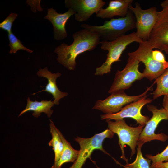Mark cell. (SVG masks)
I'll return each mask as SVG.
<instances>
[{
	"label": "cell",
	"instance_id": "obj_1",
	"mask_svg": "<svg viewBox=\"0 0 168 168\" xmlns=\"http://www.w3.org/2000/svg\"><path fill=\"white\" fill-rule=\"evenodd\" d=\"M72 37L73 41L71 45L62 43L54 51L57 54L58 62L70 70L75 69L79 55L94 50L101 42L98 34L85 29L74 33Z\"/></svg>",
	"mask_w": 168,
	"mask_h": 168
},
{
	"label": "cell",
	"instance_id": "obj_2",
	"mask_svg": "<svg viewBox=\"0 0 168 168\" xmlns=\"http://www.w3.org/2000/svg\"><path fill=\"white\" fill-rule=\"evenodd\" d=\"M81 26L98 34L102 41H112L126 35V33L135 28L136 19L132 12L129 9L125 17L105 21L102 26L84 23Z\"/></svg>",
	"mask_w": 168,
	"mask_h": 168
},
{
	"label": "cell",
	"instance_id": "obj_3",
	"mask_svg": "<svg viewBox=\"0 0 168 168\" xmlns=\"http://www.w3.org/2000/svg\"><path fill=\"white\" fill-rule=\"evenodd\" d=\"M143 41L135 32L126 35L112 41H101V49L108 51L107 57L101 66L96 68L95 75L102 76L110 73L112 64L114 62L121 61L120 59L121 55L128 45L133 42L139 43Z\"/></svg>",
	"mask_w": 168,
	"mask_h": 168
},
{
	"label": "cell",
	"instance_id": "obj_4",
	"mask_svg": "<svg viewBox=\"0 0 168 168\" xmlns=\"http://www.w3.org/2000/svg\"><path fill=\"white\" fill-rule=\"evenodd\" d=\"M108 124V129L117 134L119 138V144L121 150V158L128 163V160L125 156L124 146H129L131 149L130 158L136 152V147L137 142L145 125H139L137 127L128 126L124 119L106 121Z\"/></svg>",
	"mask_w": 168,
	"mask_h": 168
},
{
	"label": "cell",
	"instance_id": "obj_5",
	"mask_svg": "<svg viewBox=\"0 0 168 168\" xmlns=\"http://www.w3.org/2000/svg\"><path fill=\"white\" fill-rule=\"evenodd\" d=\"M114 134V132L107 129L101 133L96 134L89 138L79 137L75 138V141L80 145V150L77 159L69 168H82L87 158H89L93 163L96 165V162L92 160L91 158V155L95 150H100L105 154L110 156L103 148L102 144L106 138H112Z\"/></svg>",
	"mask_w": 168,
	"mask_h": 168
},
{
	"label": "cell",
	"instance_id": "obj_6",
	"mask_svg": "<svg viewBox=\"0 0 168 168\" xmlns=\"http://www.w3.org/2000/svg\"><path fill=\"white\" fill-rule=\"evenodd\" d=\"M153 49L148 41L139 43L138 47L135 51L129 52V57L135 58L145 66L143 73L144 77L150 81L158 78L164 72L166 68L163 64L156 61L152 54Z\"/></svg>",
	"mask_w": 168,
	"mask_h": 168
},
{
	"label": "cell",
	"instance_id": "obj_7",
	"mask_svg": "<svg viewBox=\"0 0 168 168\" xmlns=\"http://www.w3.org/2000/svg\"><path fill=\"white\" fill-rule=\"evenodd\" d=\"M140 62L135 58L129 57L124 69L118 70L115 73L114 81L108 92L111 94L128 89L133 82L144 77L143 73L139 70Z\"/></svg>",
	"mask_w": 168,
	"mask_h": 168
},
{
	"label": "cell",
	"instance_id": "obj_8",
	"mask_svg": "<svg viewBox=\"0 0 168 168\" xmlns=\"http://www.w3.org/2000/svg\"><path fill=\"white\" fill-rule=\"evenodd\" d=\"M129 9L133 12L136 19V32L137 36L143 41H148L156 22L158 12L155 7L143 9L138 2L133 7L130 5Z\"/></svg>",
	"mask_w": 168,
	"mask_h": 168
},
{
	"label": "cell",
	"instance_id": "obj_9",
	"mask_svg": "<svg viewBox=\"0 0 168 168\" xmlns=\"http://www.w3.org/2000/svg\"><path fill=\"white\" fill-rule=\"evenodd\" d=\"M147 108L152 113V116L147 122L139 136L137 146L141 147L145 143L152 140H157L165 142L168 139V136L164 133H155L158 124L161 121L168 120L166 110L163 108L158 109L156 106L151 104L147 105Z\"/></svg>",
	"mask_w": 168,
	"mask_h": 168
},
{
	"label": "cell",
	"instance_id": "obj_10",
	"mask_svg": "<svg viewBox=\"0 0 168 168\" xmlns=\"http://www.w3.org/2000/svg\"><path fill=\"white\" fill-rule=\"evenodd\" d=\"M152 90L151 86L147 87L142 93L133 96L127 95L124 91L113 93L104 100H97L92 109L101 111L106 114L116 113L124 105L138 100L146 95L148 91Z\"/></svg>",
	"mask_w": 168,
	"mask_h": 168
},
{
	"label": "cell",
	"instance_id": "obj_11",
	"mask_svg": "<svg viewBox=\"0 0 168 168\" xmlns=\"http://www.w3.org/2000/svg\"><path fill=\"white\" fill-rule=\"evenodd\" d=\"M148 96L146 95L138 100L126 105L117 113L101 114V119L106 121L111 120L115 121L130 118L135 120L137 124L145 126L150 119L148 116L142 115L141 111L143 106L151 103L153 100L152 99L147 98Z\"/></svg>",
	"mask_w": 168,
	"mask_h": 168
},
{
	"label": "cell",
	"instance_id": "obj_12",
	"mask_svg": "<svg viewBox=\"0 0 168 168\" xmlns=\"http://www.w3.org/2000/svg\"><path fill=\"white\" fill-rule=\"evenodd\" d=\"M65 7L76 13L75 19L79 22L86 21L105 4L102 0H65Z\"/></svg>",
	"mask_w": 168,
	"mask_h": 168
},
{
	"label": "cell",
	"instance_id": "obj_13",
	"mask_svg": "<svg viewBox=\"0 0 168 168\" xmlns=\"http://www.w3.org/2000/svg\"><path fill=\"white\" fill-rule=\"evenodd\" d=\"M152 49L161 50L168 45V9L158 12L157 19L148 40Z\"/></svg>",
	"mask_w": 168,
	"mask_h": 168
},
{
	"label": "cell",
	"instance_id": "obj_14",
	"mask_svg": "<svg viewBox=\"0 0 168 168\" xmlns=\"http://www.w3.org/2000/svg\"><path fill=\"white\" fill-rule=\"evenodd\" d=\"M75 13L72 9H68L63 13H58L52 8L48 9L47 14L44 18L49 20L52 23L53 27L54 38L55 40H62L67 37L65 25L68 20Z\"/></svg>",
	"mask_w": 168,
	"mask_h": 168
},
{
	"label": "cell",
	"instance_id": "obj_15",
	"mask_svg": "<svg viewBox=\"0 0 168 168\" xmlns=\"http://www.w3.org/2000/svg\"><path fill=\"white\" fill-rule=\"evenodd\" d=\"M133 1V0H110L108 7L101 9L96 13V16L101 19L111 18L115 16L125 17Z\"/></svg>",
	"mask_w": 168,
	"mask_h": 168
},
{
	"label": "cell",
	"instance_id": "obj_16",
	"mask_svg": "<svg viewBox=\"0 0 168 168\" xmlns=\"http://www.w3.org/2000/svg\"><path fill=\"white\" fill-rule=\"evenodd\" d=\"M37 74L39 77H43L46 78L48 82L46 85L45 89L33 93L35 95L39 92L46 91L52 95L54 100L53 101L54 104H59V100L67 96L68 93L63 92L60 91L58 88L56 83V80L60 77L61 74L59 72L52 73L48 70L47 68L46 67L43 69H40Z\"/></svg>",
	"mask_w": 168,
	"mask_h": 168
},
{
	"label": "cell",
	"instance_id": "obj_17",
	"mask_svg": "<svg viewBox=\"0 0 168 168\" xmlns=\"http://www.w3.org/2000/svg\"><path fill=\"white\" fill-rule=\"evenodd\" d=\"M27 104L26 108L23 110L19 115V117L23 114L29 111L33 112L32 115L35 117L40 116L41 113H45L48 117H51L53 111L51 108L53 106L54 104L53 101L51 100H41L40 102L35 100H30L29 97L27 99Z\"/></svg>",
	"mask_w": 168,
	"mask_h": 168
},
{
	"label": "cell",
	"instance_id": "obj_18",
	"mask_svg": "<svg viewBox=\"0 0 168 168\" xmlns=\"http://www.w3.org/2000/svg\"><path fill=\"white\" fill-rule=\"evenodd\" d=\"M58 133L63 143V149L59 160L54 161L51 168H61L62 166L65 163L74 162L79 153V150H75L72 147L59 130Z\"/></svg>",
	"mask_w": 168,
	"mask_h": 168
},
{
	"label": "cell",
	"instance_id": "obj_19",
	"mask_svg": "<svg viewBox=\"0 0 168 168\" xmlns=\"http://www.w3.org/2000/svg\"><path fill=\"white\" fill-rule=\"evenodd\" d=\"M50 131L52 139L48 143L49 146L53 147L54 153V162L58 161L61 156L63 149V144L58 133V129L50 119Z\"/></svg>",
	"mask_w": 168,
	"mask_h": 168
},
{
	"label": "cell",
	"instance_id": "obj_20",
	"mask_svg": "<svg viewBox=\"0 0 168 168\" xmlns=\"http://www.w3.org/2000/svg\"><path fill=\"white\" fill-rule=\"evenodd\" d=\"M156 87L153 93L154 100L162 96L168 94V67L163 73L155 79Z\"/></svg>",
	"mask_w": 168,
	"mask_h": 168
},
{
	"label": "cell",
	"instance_id": "obj_21",
	"mask_svg": "<svg viewBox=\"0 0 168 168\" xmlns=\"http://www.w3.org/2000/svg\"><path fill=\"white\" fill-rule=\"evenodd\" d=\"M141 147L137 146V155L135 160L131 163H127L125 168H150L151 160L144 158L141 152Z\"/></svg>",
	"mask_w": 168,
	"mask_h": 168
},
{
	"label": "cell",
	"instance_id": "obj_22",
	"mask_svg": "<svg viewBox=\"0 0 168 168\" xmlns=\"http://www.w3.org/2000/svg\"><path fill=\"white\" fill-rule=\"evenodd\" d=\"M8 38L9 41V46L10 48L9 53H15L18 50H23L31 53L33 51L25 47L21 43L20 40L12 32L8 33Z\"/></svg>",
	"mask_w": 168,
	"mask_h": 168
},
{
	"label": "cell",
	"instance_id": "obj_23",
	"mask_svg": "<svg viewBox=\"0 0 168 168\" xmlns=\"http://www.w3.org/2000/svg\"><path fill=\"white\" fill-rule=\"evenodd\" d=\"M146 157L152 161V162L151 166L158 162L168 161V145L161 152L155 156L151 154H146Z\"/></svg>",
	"mask_w": 168,
	"mask_h": 168
},
{
	"label": "cell",
	"instance_id": "obj_24",
	"mask_svg": "<svg viewBox=\"0 0 168 168\" xmlns=\"http://www.w3.org/2000/svg\"><path fill=\"white\" fill-rule=\"evenodd\" d=\"M17 14L11 13L0 23V28L7 31L8 33L12 32V28L13 22L17 17Z\"/></svg>",
	"mask_w": 168,
	"mask_h": 168
},
{
	"label": "cell",
	"instance_id": "obj_25",
	"mask_svg": "<svg viewBox=\"0 0 168 168\" xmlns=\"http://www.w3.org/2000/svg\"><path fill=\"white\" fill-rule=\"evenodd\" d=\"M152 54L155 60L163 64L166 69L168 67V62L166 60L162 52L157 50H152Z\"/></svg>",
	"mask_w": 168,
	"mask_h": 168
},
{
	"label": "cell",
	"instance_id": "obj_26",
	"mask_svg": "<svg viewBox=\"0 0 168 168\" xmlns=\"http://www.w3.org/2000/svg\"><path fill=\"white\" fill-rule=\"evenodd\" d=\"M150 168H168V161L157 163L150 166Z\"/></svg>",
	"mask_w": 168,
	"mask_h": 168
},
{
	"label": "cell",
	"instance_id": "obj_27",
	"mask_svg": "<svg viewBox=\"0 0 168 168\" xmlns=\"http://www.w3.org/2000/svg\"><path fill=\"white\" fill-rule=\"evenodd\" d=\"M162 106L163 108L166 110L167 112L168 118V94L164 96L163 100Z\"/></svg>",
	"mask_w": 168,
	"mask_h": 168
},
{
	"label": "cell",
	"instance_id": "obj_28",
	"mask_svg": "<svg viewBox=\"0 0 168 168\" xmlns=\"http://www.w3.org/2000/svg\"><path fill=\"white\" fill-rule=\"evenodd\" d=\"M161 6L162 9H168V0H166L163 1L161 4Z\"/></svg>",
	"mask_w": 168,
	"mask_h": 168
},
{
	"label": "cell",
	"instance_id": "obj_29",
	"mask_svg": "<svg viewBox=\"0 0 168 168\" xmlns=\"http://www.w3.org/2000/svg\"><path fill=\"white\" fill-rule=\"evenodd\" d=\"M161 51H164L166 54H168V45L164 47Z\"/></svg>",
	"mask_w": 168,
	"mask_h": 168
}]
</instances>
